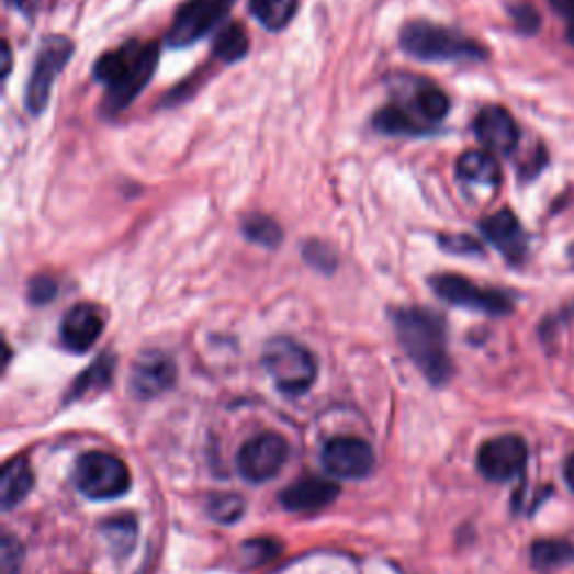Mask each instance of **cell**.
I'll use <instances>...</instances> for the list:
<instances>
[{
  "instance_id": "obj_1",
  "label": "cell",
  "mask_w": 574,
  "mask_h": 574,
  "mask_svg": "<svg viewBox=\"0 0 574 574\" xmlns=\"http://www.w3.org/2000/svg\"><path fill=\"white\" fill-rule=\"evenodd\" d=\"M160 64V43L128 41L94 64V79L106 88L103 113L115 117L142 94Z\"/></svg>"
},
{
  "instance_id": "obj_2",
  "label": "cell",
  "mask_w": 574,
  "mask_h": 574,
  "mask_svg": "<svg viewBox=\"0 0 574 574\" xmlns=\"http://www.w3.org/2000/svg\"><path fill=\"white\" fill-rule=\"evenodd\" d=\"M393 326L402 348L420 373L436 386L444 384L453 369L442 317L425 307H397Z\"/></svg>"
},
{
  "instance_id": "obj_3",
  "label": "cell",
  "mask_w": 574,
  "mask_h": 574,
  "mask_svg": "<svg viewBox=\"0 0 574 574\" xmlns=\"http://www.w3.org/2000/svg\"><path fill=\"white\" fill-rule=\"evenodd\" d=\"M399 45L406 55L420 59V61H483L487 59V49L464 36L458 30L427 23V21H413L404 25L399 34Z\"/></svg>"
},
{
  "instance_id": "obj_4",
  "label": "cell",
  "mask_w": 574,
  "mask_h": 574,
  "mask_svg": "<svg viewBox=\"0 0 574 574\" xmlns=\"http://www.w3.org/2000/svg\"><path fill=\"white\" fill-rule=\"evenodd\" d=\"M263 367L274 386L290 397L303 395L317 382V359L290 337H274L266 344Z\"/></svg>"
},
{
  "instance_id": "obj_5",
  "label": "cell",
  "mask_w": 574,
  "mask_h": 574,
  "mask_svg": "<svg viewBox=\"0 0 574 574\" xmlns=\"http://www.w3.org/2000/svg\"><path fill=\"white\" fill-rule=\"evenodd\" d=\"M75 485L90 500H113L131 489V472L117 455L90 451L75 464Z\"/></svg>"
},
{
  "instance_id": "obj_6",
  "label": "cell",
  "mask_w": 574,
  "mask_h": 574,
  "mask_svg": "<svg viewBox=\"0 0 574 574\" xmlns=\"http://www.w3.org/2000/svg\"><path fill=\"white\" fill-rule=\"evenodd\" d=\"M75 55V45L70 38L52 34L41 41V47L36 52L34 68L27 79L25 88V109L30 115H41L49 101L52 83L64 72L66 64Z\"/></svg>"
},
{
  "instance_id": "obj_7",
  "label": "cell",
  "mask_w": 574,
  "mask_h": 574,
  "mask_svg": "<svg viewBox=\"0 0 574 574\" xmlns=\"http://www.w3.org/2000/svg\"><path fill=\"white\" fill-rule=\"evenodd\" d=\"M236 0H187L178 10L167 43L169 47H189L225 21Z\"/></svg>"
},
{
  "instance_id": "obj_8",
  "label": "cell",
  "mask_w": 574,
  "mask_h": 574,
  "mask_svg": "<svg viewBox=\"0 0 574 574\" xmlns=\"http://www.w3.org/2000/svg\"><path fill=\"white\" fill-rule=\"evenodd\" d=\"M290 447L279 434H258L247 440L236 458L238 472L247 483L260 485L272 481L285 464Z\"/></svg>"
},
{
  "instance_id": "obj_9",
  "label": "cell",
  "mask_w": 574,
  "mask_h": 574,
  "mask_svg": "<svg viewBox=\"0 0 574 574\" xmlns=\"http://www.w3.org/2000/svg\"><path fill=\"white\" fill-rule=\"evenodd\" d=\"M431 288L436 294L458 307L466 309H476L483 312V315L492 317H503L511 312V301L505 292L492 290V288H481L474 281H469L458 274H440L431 279Z\"/></svg>"
},
{
  "instance_id": "obj_10",
  "label": "cell",
  "mask_w": 574,
  "mask_h": 574,
  "mask_svg": "<svg viewBox=\"0 0 574 574\" xmlns=\"http://www.w3.org/2000/svg\"><path fill=\"white\" fill-rule=\"evenodd\" d=\"M528 447L518 436H498L479 451L481 474L492 483H507L526 469Z\"/></svg>"
},
{
  "instance_id": "obj_11",
  "label": "cell",
  "mask_w": 574,
  "mask_h": 574,
  "mask_svg": "<svg viewBox=\"0 0 574 574\" xmlns=\"http://www.w3.org/2000/svg\"><path fill=\"white\" fill-rule=\"evenodd\" d=\"M176 380H178L176 361L160 350H146L133 363L131 393L137 399L160 397L176 384Z\"/></svg>"
},
{
  "instance_id": "obj_12",
  "label": "cell",
  "mask_w": 574,
  "mask_h": 574,
  "mask_svg": "<svg viewBox=\"0 0 574 574\" xmlns=\"http://www.w3.org/2000/svg\"><path fill=\"white\" fill-rule=\"evenodd\" d=\"M324 466L339 479H363L373 472L375 453L371 444L361 438L341 436L333 438L322 453Z\"/></svg>"
},
{
  "instance_id": "obj_13",
  "label": "cell",
  "mask_w": 574,
  "mask_h": 574,
  "mask_svg": "<svg viewBox=\"0 0 574 574\" xmlns=\"http://www.w3.org/2000/svg\"><path fill=\"white\" fill-rule=\"evenodd\" d=\"M103 326H106V319H103L99 307L90 303H79L64 315L59 337L66 350L83 354L99 341Z\"/></svg>"
},
{
  "instance_id": "obj_14",
  "label": "cell",
  "mask_w": 574,
  "mask_h": 574,
  "mask_svg": "<svg viewBox=\"0 0 574 574\" xmlns=\"http://www.w3.org/2000/svg\"><path fill=\"white\" fill-rule=\"evenodd\" d=\"M481 229L485 238L509 260H520L528 251V238L524 227H520L518 218L509 212V209H503V212H496L487 216L481 223Z\"/></svg>"
},
{
  "instance_id": "obj_15",
  "label": "cell",
  "mask_w": 574,
  "mask_h": 574,
  "mask_svg": "<svg viewBox=\"0 0 574 574\" xmlns=\"http://www.w3.org/2000/svg\"><path fill=\"white\" fill-rule=\"evenodd\" d=\"M476 137L494 153L509 155L518 144V126L514 117L500 106H487L474 122Z\"/></svg>"
},
{
  "instance_id": "obj_16",
  "label": "cell",
  "mask_w": 574,
  "mask_h": 574,
  "mask_svg": "<svg viewBox=\"0 0 574 574\" xmlns=\"http://www.w3.org/2000/svg\"><path fill=\"white\" fill-rule=\"evenodd\" d=\"M337 496L339 485L319 476H305L281 492V505L290 511H315L330 505Z\"/></svg>"
},
{
  "instance_id": "obj_17",
  "label": "cell",
  "mask_w": 574,
  "mask_h": 574,
  "mask_svg": "<svg viewBox=\"0 0 574 574\" xmlns=\"http://www.w3.org/2000/svg\"><path fill=\"white\" fill-rule=\"evenodd\" d=\"M455 173L462 182L496 189L500 184V167L489 150H466L460 155Z\"/></svg>"
},
{
  "instance_id": "obj_18",
  "label": "cell",
  "mask_w": 574,
  "mask_h": 574,
  "mask_svg": "<svg viewBox=\"0 0 574 574\" xmlns=\"http://www.w3.org/2000/svg\"><path fill=\"white\" fill-rule=\"evenodd\" d=\"M34 487V474L25 460H12L5 472L3 481H0V503H3V509H14L21 505Z\"/></svg>"
},
{
  "instance_id": "obj_19",
  "label": "cell",
  "mask_w": 574,
  "mask_h": 574,
  "mask_svg": "<svg viewBox=\"0 0 574 574\" xmlns=\"http://www.w3.org/2000/svg\"><path fill=\"white\" fill-rule=\"evenodd\" d=\"M113 373H115V357L113 354L97 357L92 367L86 369L77 378V382L70 389V397L68 399H81V397H88L92 393H99L106 386H111Z\"/></svg>"
},
{
  "instance_id": "obj_20",
  "label": "cell",
  "mask_w": 574,
  "mask_h": 574,
  "mask_svg": "<svg viewBox=\"0 0 574 574\" xmlns=\"http://www.w3.org/2000/svg\"><path fill=\"white\" fill-rule=\"evenodd\" d=\"M299 0H249L251 16L270 32L285 30L296 16Z\"/></svg>"
},
{
  "instance_id": "obj_21",
  "label": "cell",
  "mask_w": 574,
  "mask_h": 574,
  "mask_svg": "<svg viewBox=\"0 0 574 574\" xmlns=\"http://www.w3.org/2000/svg\"><path fill=\"white\" fill-rule=\"evenodd\" d=\"M375 128L386 135H413V137L431 133L429 126H425L413 113L402 109L399 103H389V106L378 111Z\"/></svg>"
},
{
  "instance_id": "obj_22",
  "label": "cell",
  "mask_w": 574,
  "mask_h": 574,
  "mask_svg": "<svg viewBox=\"0 0 574 574\" xmlns=\"http://www.w3.org/2000/svg\"><path fill=\"white\" fill-rule=\"evenodd\" d=\"M413 101H415V115L420 117L429 128H434V124L442 122L451 109L449 97L429 81H423L415 88Z\"/></svg>"
},
{
  "instance_id": "obj_23",
  "label": "cell",
  "mask_w": 574,
  "mask_h": 574,
  "mask_svg": "<svg viewBox=\"0 0 574 574\" xmlns=\"http://www.w3.org/2000/svg\"><path fill=\"white\" fill-rule=\"evenodd\" d=\"M249 36L240 23L227 25L214 41V57L225 64H236L247 57Z\"/></svg>"
},
{
  "instance_id": "obj_24",
  "label": "cell",
  "mask_w": 574,
  "mask_h": 574,
  "mask_svg": "<svg viewBox=\"0 0 574 574\" xmlns=\"http://www.w3.org/2000/svg\"><path fill=\"white\" fill-rule=\"evenodd\" d=\"M530 556L537 570H554L574 561V545L563 539H541L532 545Z\"/></svg>"
},
{
  "instance_id": "obj_25",
  "label": "cell",
  "mask_w": 574,
  "mask_h": 574,
  "mask_svg": "<svg viewBox=\"0 0 574 574\" xmlns=\"http://www.w3.org/2000/svg\"><path fill=\"white\" fill-rule=\"evenodd\" d=\"M243 234L251 243L263 245V247H279L283 240V229L277 225V221H272L270 216H260V214L245 218Z\"/></svg>"
},
{
  "instance_id": "obj_26",
  "label": "cell",
  "mask_w": 574,
  "mask_h": 574,
  "mask_svg": "<svg viewBox=\"0 0 574 574\" xmlns=\"http://www.w3.org/2000/svg\"><path fill=\"white\" fill-rule=\"evenodd\" d=\"M206 514L212 516L216 524L232 526L245 514V500L236 494H216L209 498Z\"/></svg>"
},
{
  "instance_id": "obj_27",
  "label": "cell",
  "mask_w": 574,
  "mask_h": 574,
  "mask_svg": "<svg viewBox=\"0 0 574 574\" xmlns=\"http://www.w3.org/2000/svg\"><path fill=\"white\" fill-rule=\"evenodd\" d=\"M106 537L111 539V548L120 554H128L135 543V524L131 518H117L106 526Z\"/></svg>"
},
{
  "instance_id": "obj_28",
  "label": "cell",
  "mask_w": 574,
  "mask_h": 574,
  "mask_svg": "<svg viewBox=\"0 0 574 574\" xmlns=\"http://www.w3.org/2000/svg\"><path fill=\"white\" fill-rule=\"evenodd\" d=\"M23 545L14 537H5L0 543V574H19L23 565Z\"/></svg>"
},
{
  "instance_id": "obj_29",
  "label": "cell",
  "mask_w": 574,
  "mask_h": 574,
  "mask_svg": "<svg viewBox=\"0 0 574 574\" xmlns=\"http://www.w3.org/2000/svg\"><path fill=\"white\" fill-rule=\"evenodd\" d=\"M279 552V545L268 541V539H258L251 543L243 545V556L247 561V565H260L270 559H274V554Z\"/></svg>"
},
{
  "instance_id": "obj_30",
  "label": "cell",
  "mask_w": 574,
  "mask_h": 574,
  "mask_svg": "<svg viewBox=\"0 0 574 574\" xmlns=\"http://www.w3.org/2000/svg\"><path fill=\"white\" fill-rule=\"evenodd\" d=\"M57 296V283L55 279H47V277H38L30 283V301L36 305H43L47 301H52Z\"/></svg>"
},
{
  "instance_id": "obj_31",
  "label": "cell",
  "mask_w": 574,
  "mask_h": 574,
  "mask_svg": "<svg viewBox=\"0 0 574 574\" xmlns=\"http://www.w3.org/2000/svg\"><path fill=\"white\" fill-rule=\"evenodd\" d=\"M552 8L570 21V41L574 43V0H550Z\"/></svg>"
},
{
  "instance_id": "obj_32",
  "label": "cell",
  "mask_w": 574,
  "mask_h": 574,
  "mask_svg": "<svg viewBox=\"0 0 574 574\" xmlns=\"http://www.w3.org/2000/svg\"><path fill=\"white\" fill-rule=\"evenodd\" d=\"M565 481H567V485H570V489L574 492V453L567 458V462H565Z\"/></svg>"
}]
</instances>
